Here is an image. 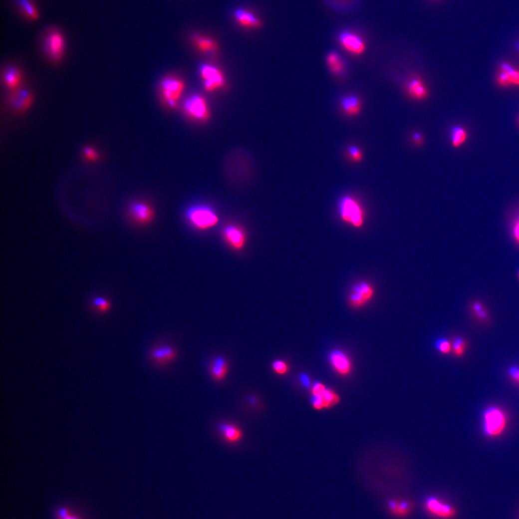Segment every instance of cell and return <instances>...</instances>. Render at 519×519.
<instances>
[{
    "mask_svg": "<svg viewBox=\"0 0 519 519\" xmlns=\"http://www.w3.org/2000/svg\"><path fill=\"white\" fill-rule=\"evenodd\" d=\"M185 218L191 227L199 231H207L217 226L220 217L213 208L206 204H195L185 212Z\"/></svg>",
    "mask_w": 519,
    "mask_h": 519,
    "instance_id": "6da1fadb",
    "label": "cell"
},
{
    "mask_svg": "<svg viewBox=\"0 0 519 519\" xmlns=\"http://www.w3.org/2000/svg\"><path fill=\"white\" fill-rule=\"evenodd\" d=\"M508 418L505 412L497 406H490L483 416V428L489 438H497L504 434L507 428Z\"/></svg>",
    "mask_w": 519,
    "mask_h": 519,
    "instance_id": "7a4b0ae2",
    "label": "cell"
},
{
    "mask_svg": "<svg viewBox=\"0 0 519 519\" xmlns=\"http://www.w3.org/2000/svg\"><path fill=\"white\" fill-rule=\"evenodd\" d=\"M338 211L340 219L345 223L357 229L364 225V211L354 198L351 196L342 198L339 201Z\"/></svg>",
    "mask_w": 519,
    "mask_h": 519,
    "instance_id": "3957f363",
    "label": "cell"
},
{
    "mask_svg": "<svg viewBox=\"0 0 519 519\" xmlns=\"http://www.w3.org/2000/svg\"><path fill=\"white\" fill-rule=\"evenodd\" d=\"M127 215L133 223L140 226H145L154 220L155 213L153 208L148 203L137 201L129 204L127 209Z\"/></svg>",
    "mask_w": 519,
    "mask_h": 519,
    "instance_id": "277c9868",
    "label": "cell"
},
{
    "mask_svg": "<svg viewBox=\"0 0 519 519\" xmlns=\"http://www.w3.org/2000/svg\"><path fill=\"white\" fill-rule=\"evenodd\" d=\"M374 295L375 291L371 283L359 282L352 287L348 296V304L353 309H360L371 301Z\"/></svg>",
    "mask_w": 519,
    "mask_h": 519,
    "instance_id": "5b68a950",
    "label": "cell"
},
{
    "mask_svg": "<svg viewBox=\"0 0 519 519\" xmlns=\"http://www.w3.org/2000/svg\"><path fill=\"white\" fill-rule=\"evenodd\" d=\"M222 238L227 246L235 251H242L248 242V235L243 227L237 224H229L224 227Z\"/></svg>",
    "mask_w": 519,
    "mask_h": 519,
    "instance_id": "8992f818",
    "label": "cell"
},
{
    "mask_svg": "<svg viewBox=\"0 0 519 519\" xmlns=\"http://www.w3.org/2000/svg\"><path fill=\"white\" fill-rule=\"evenodd\" d=\"M184 90V83L177 78L168 77L162 79L160 92L162 99L169 106L174 108Z\"/></svg>",
    "mask_w": 519,
    "mask_h": 519,
    "instance_id": "52a82bcc",
    "label": "cell"
},
{
    "mask_svg": "<svg viewBox=\"0 0 519 519\" xmlns=\"http://www.w3.org/2000/svg\"><path fill=\"white\" fill-rule=\"evenodd\" d=\"M424 508L426 512L435 518L452 519L457 515V510L454 506L434 496L428 498L425 501Z\"/></svg>",
    "mask_w": 519,
    "mask_h": 519,
    "instance_id": "ba28073f",
    "label": "cell"
},
{
    "mask_svg": "<svg viewBox=\"0 0 519 519\" xmlns=\"http://www.w3.org/2000/svg\"><path fill=\"white\" fill-rule=\"evenodd\" d=\"M33 95L30 90L20 87L11 90L8 95V103L16 113H22L30 108L33 103Z\"/></svg>",
    "mask_w": 519,
    "mask_h": 519,
    "instance_id": "9c48e42d",
    "label": "cell"
},
{
    "mask_svg": "<svg viewBox=\"0 0 519 519\" xmlns=\"http://www.w3.org/2000/svg\"><path fill=\"white\" fill-rule=\"evenodd\" d=\"M65 40L64 36L58 30H52L47 34L45 39V49L48 57L53 61H58L64 54Z\"/></svg>",
    "mask_w": 519,
    "mask_h": 519,
    "instance_id": "30bf717a",
    "label": "cell"
},
{
    "mask_svg": "<svg viewBox=\"0 0 519 519\" xmlns=\"http://www.w3.org/2000/svg\"><path fill=\"white\" fill-rule=\"evenodd\" d=\"M200 73L204 80L205 88L208 91L217 90L225 84L223 74L216 66L209 64L201 65Z\"/></svg>",
    "mask_w": 519,
    "mask_h": 519,
    "instance_id": "8fae6325",
    "label": "cell"
},
{
    "mask_svg": "<svg viewBox=\"0 0 519 519\" xmlns=\"http://www.w3.org/2000/svg\"><path fill=\"white\" fill-rule=\"evenodd\" d=\"M185 109L190 116L200 121H206L209 113L206 100L199 95H194L185 102Z\"/></svg>",
    "mask_w": 519,
    "mask_h": 519,
    "instance_id": "7c38bea8",
    "label": "cell"
},
{
    "mask_svg": "<svg viewBox=\"0 0 519 519\" xmlns=\"http://www.w3.org/2000/svg\"><path fill=\"white\" fill-rule=\"evenodd\" d=\"M329 361L332 368L340 375L348 376L351 373V361L348 355L342 350H334L331 352Z\"/></svg>",
    "mask_w": 519,
    "mask_h": 519,
    "instance_id": "4fadbf2b",
    "label": "cell"
},
{
    "mask_svg": "<svg viewBox=\"0 0 519 519\" xmlns=\"http://www.w3.org/2000/svg\"><path fill=\"white\" fill-rule=\"evenodd\" d=\"M233 17L237 23L243 28L258 29L262 25L261 19L254 12L245 8L235 9Z\"/></svg>",
    "mask_w": 519,
    "mask_h": 519,
    "instance_id": "5bb4252c",
    "label": "cell"
},
{
    "mask_svg": "<svg viewBox=\"0 0 519 519\" xmlns=\"http://www.w3.org/2000/svg\"><path fill=\"white\" fill-rule=\"evenodd\" d=\"M177 352L170 345H157L149 351V358L156 364L163 366L175 359Z\"/></svg>",
    "mask_w": 519,
    "mask_h": 519,
    "instance_id": "9a60e30c",
    "label": "cell"
},
{
    "mask_svg": "<svg viewBox=\"0 0 519 519\" xmlns=\"http://www.w3.org/2000/svg\"><path fill=\"white\" fill-rule=\"evenodd\" d=\"M339 40L345 49L355 54H361L365 50V44L362 39L356 34L349 31L341 32L339 35Z\"/></svg>",
    "mask_w": 519,
    "mask_h": 519,
    "instance_id": "2e32d148",
    "label": "cell"
},
{
    "mask_svg": "<svg viewBox=\"0 0 519 519\" xmlns=\"http://www.w3.org/2000/svg\"><path fill=\"white\" fill-rule=\"evenodd\" d=\"M311 393L320 395L323 400L324 408H330L340 402V397L335 392L327 389L322 383L317 382L311 387Z\"/></svg>",
    "mask_w": 519,
    "mask_h": 519,
    "instance_id": "e0dca14e",
    "label": "cell"
},
{
    "mask_svg": "<svg viewBox=\"0 0 519 519\" xmlns=\"http://www.w3.org/2000/svg\"><path fill=\"white\" fill-rule=\"evenodd\" d=\"M191 39L198 49L206 54L214 56L219 51L217 42L209 37L200 34L193 33L191 35Z\"/></svg>",
    "mask_w": 519,
    "mask_h": 519,
    "instance_id": "ac0fdd59",
    "label": "cell"
},
{
    "mask_svg": "<svg viewBox=\"0 0 519 519\" xmlns=\"http://www.w3.org/2000/svg\"><path fill=\"white\" fill-rule=\"evenodd\" d=\"M22 79V71L17 66H9L3 71V82L10 91L20 87Z\"/></svg>",
    "mask_w": 519,
    "mask_h": 519,
    "instance_id": "d6986e66",
    "label": "cell"
},
{
    "mask_svg": "<svg viewBox=\"0 0 519 519\" xmlns=\"http://www.w3.org/2000/svg\"><path fill=\"white\" fill-rule=\"evenodd\" d=\"M218 428L222 437L230 444H235L243 439V431L236 425L222 423L219 425Z\"/></svg>",
    "mask_w": 519,
    "mask_h": 519,
    "instance_id": "ffe728a7",
    "label": "cell"
},
{
    "mask_svg": "<svg viewBox=\"0 0 519 519\" xmlns=\"http://www.w3.org/2000/svg\"><path fill=\"white\" fill-rule=\"evenodd\" d=\"M229 365L227 360L222 357H216L209 366V371L214 379L222 381L225 379L228 372Z\"/></svg>",
    "mask_w": 519,
    "mask_h": 519,
    "instance_id": "44dd1931",
    "label": "cell"
},
{
    "mask_svg": "<svg viewBox=\"0 0 519 519\" xmlns=\"http://www.w3.org/2000/svg\"><path fill=\"white\" fill-rule=\"evenodd\" d=\"M407 88L410 96L416 100H425L428 96L427 87L420 78L415 77L408 82Z\"/></svg>",
    "mask_w": 519,
    "mask_h": 519,
    "instance_id": "7402d4cb",
    "label": "cell"
},
{
    "mask_svg": "<svg viewBox=\"0 0 519 519\" xmlns=\"http://www.w3.org/2000/svg\"><path fill=\"white\" fill-rule=\"evenodd\" d=\"M469 138L467 130L461 125L453 126L450 133V141L454 149H460L465 145Z\"/></svg>",
    "mask_w": 519,
    "mask_h": 519,
    "instance_id": "603a6c76",
    "label": "cell"
},
{
    "mask_svg": "<svg viewBox=\"0 0 519 519\" xmlns=\"http://www.w3.org/2000/svg\"><path fill=\"white\" fill-rule=\"evenodd\" d=\"M324 2L332 9L339 12H348L353 10L359 4L361 0H324Z\"/></svg>",
    "mask_w": 519,
    "mask_h": 519,
    "instance_id": "cb8c5ba5",
    "label": "cell"
},
{
    "mask_svg": "<svg viewBox=\"0 0 519 519\" xmlns=\"http://www.w3.org/2000/svg\"><path fill=\"white\" fill-rule=\"evenodd\" d=\"M499 69L504 71L510 82L511 87H519V69L509 63V61H502L500 63Z\"/></svg>",
    "mask_w": 519,
    "mask_h": 519,
    "instance_id": "d4e9b609",
    "label": "cell"
},
{
    "mask_svg": "<svg viewBox=\"0 0 519 519\" xmlns=\"http://www.w3.org/2000/svg\"><path fill=\"white\" fill-rule=\"evenodd\" d=\"M341 105L344 111L349 116H356L361 111V101L358 97L353 95L343 97Z\"/></svg>",
    "mask_w": 519,
    "mask_h": 519,
    "instance_id": "484cf974",
    "label": "cell"
},
{
    "mask_svg": "<svg viewBox=\"0 0 519 519\" xmlns=\"http://www.w3.org/2000/svg\"><path fill=\"white\" fill-rule=\"evenodd\" d=\"M327 63L329 69L334 74H341L345 69L343 60L336 52H330L327 57Z\"/></svg>",
    "mask_w": 519,
    "mask_h": 519,
    "instance_id": "4316f807",
    "label": "cell"
},
{
    "mask_svg": "<svg viewBox=\"0 0 519 519\" xmlns=\"http://www.w3.org/2000/svg\"><path fill=\"white\" fill-rule=\"evenodd\" d=\"M389 509L392 514L398 517L408 515L412 509L411 504L408 501H391L389 503Z\"/></svg>",
    "mask_w": 519,
    "mask_h": 519,
    "instance_id": "83f0119b",
    "label": "cell"
},
{
    "mask_svg": "<svg viewBox=\"0 0 519 519\" xmlns=\"http://www.w3.org/2000/svg\"><path fill=\"white\" fill-rule=\"evenodd\" d=\"M470 309L473 316L481 322H487L489 320V314L486 306L480 301H474L470 305Z\"/></svg>",
    "mask_w": 519,
    "mask_h": 519,
    "instance_id": "f1b7e54d",
    "label": "cell"
},
{
    "mask_svg": "<svg viewBox=\"0 0 519 519\" xmlns=\"http://www.w3.org/2000/svg\"><path fill=\"white\" fill-rule=\"evenodd\" d=\"M19 6L27 17L31 19H37L38 17L36 9L30 0H17Z\"/></svg>",
    "mask_w": 519,
    "mask_h": 519,
    "instance_id": "f546056e",
    "label": "cell"
},
{
    "mask_svg": "<svg viewBox=\"0 0 519 519\" xmlns=\"http://www.w3.org/2000/svg\"><path fill=\"white\" fill-rule=\"evenodd\" d=\"M510 230L514 241L519 246V209L511 220Z\"/></svg>",
    "mask_w": 519,
    "mask_h": 519,
    "instance_id": "4dcf8cb0",
    "label": "cell"
},
{
    "mask_svg": "<svg viewBox=\"0 0 519 519\" xmlns=\"http://www.w3.org/2000/svg\"><path fill=\"white\" fill-rule=\"evenodd\" d=\"M467 346V343L466 340H464L462 337H456L454 339L453 343H452V348H453L454 353L456 356L461 357L463 356L464 353H465Z\"/></svg>",
    "mask_w": 519,
    "mask_h": 519,
    "instance_id": "1f68e13d",
    "label": "cell"
},
{
    "mask_svg": "<svg viewBox=\"0 0 519 519\" xmlns=\"http://www.w3.org/2000/svg\"><path fill=\"white\" fill-rule=\"evenodd\" d=\"M94 309L99 313H104L108 311L110 308V303L106 298L103 297H96L94 298L92 301Z\"/></svg>",
    "mask_w": 519,
    "mask_h": 519,
    "instance_id": "d6a6232c",
    "label": "cell"
},
{
    "mask_svg": "<svg viewBox=\"0 0 519 519\" xmlns=\"http://www.w3.org/2000/svg\"><path fill=\"white\" fill-rule=\"evenodd\" d=\"M435 347L443 354H448L452 349V344L446 338H439L435 343Z\"/></svg>",
    "mask_w": 519,
    "mask_h": 519,
    "instance_id": "836d02e7",
    "label": "cell"
},
{
    "mask_svg": "<svg viewBox=\"0 0 519 519\" xmlns=\"http://www.w3.org/2000/svg\"><path fill=\"white\" fill-rule=\"evenodd\" d=\"M272 369L276 374L279 375H285L288 373V366L284 361L282 360H275L272 363Z\"/></svg>",
    "mask_w": 519,
    "mask_h": 519,
    "instance_id": "e575fe53",
    "label": "cell"
},
{
    "mask_svg": "<svg viewBox=\"0 0 519 519\" xmlns=\"http://www.w3.org/2000/svg\"><path fill=\"white\" fill-rule=\"evenodd\" d=\"M83 155L84 157L89 161H95L99 157L97 151L90 147H85L83 149Z\"/></svg>",
    "mask_w": 519,
    "mask_h": 519,
    "instance_id": "d590c367",
    "label": "cell"
},
{
    "mask_svg": "<svg viewBox=\"0 0 519 519\" xmlns=\"http://www.w3.org/2000/svg\"><path fill=\"white\" fill-rule=\"evenodd\" d=\"M349 153L350 157L354 161L359 162L362 159V153H361V150L356 147H350Z\"/></svg>",
    "mask_w": 519,
    "mask_h": 519,
    "instance_id": "8d00e7d4",
    "label": "cell"
},
{
    "mask_svg": "<svg viewBox=\"0 0 519 519\" xmlns=\"http://www.w3.org/2000/svg\"><path fill=\"white\" fill-rule=\"evenodd\" d=\"M70 516V511L66 509V508H61V509H58L56 514V519H66Z\"/></svg>",
    "mask_w": 519,
    "mask_h": 519,
    "instance_id": "74e56055",
    "label": "cell"
},
{
    "mask_svg": "<svg viewBox=\"0 0 519 519\" xmlns=\"http://www.w3.org/2000/svg\"><path fill=\"white\" fill-rule=\"evenodd\" d=\"M509 375L514 382L519 383V368L512 366L509 369Z\"/></svg>",
    "mask_w": 519,
    "mask_h": 519,
    "instance_id": "f35d334b",
    "label": "cell"
},
{
    "mask_svg": "<svg viewBox=\"0 0 519 519\" xmlns=\"http://www.w3.org/2000/svg\"><path fill=\"white\" fill-rule=\"evenodd\" d=\"M300 379H301V382L302 383L304 387L308 388V387H310V379H309V376L306 375V374H301V376H300Z\"/></svg>",
    "mask_w": 519,
    "mask_h": 519,
    "instance_id": "ab89813d",
    "label": "cell"
},
{
    "mask_svg": "<svg viewBox=\"0 0 519 519\" xmlns=\"http://www.w3.org/2000/svg\"><path fill=\"white\" fill-rule=\"evenodd\" d=\"M413 139L416 144H421L423 143V136H422L421 134H418V133H415V134H414V135L413 136Z\"/></svg>",
    "mask_w": 519,
    "mask_h": 519,
    "instance_id": "60d3db41",
    "label": "cell"
},
{
    "mask_svg": "<svg viewBox=\"0 0 519 519\" xmlns=\"http://www.w3.org/2000/svg\"><path fill=\"white\" fill-rule=\"evenodd\" d=\"M515 50L517 52V53H518V54L519 55V38L518 39V40H517V41L516 42Z\"/></svg>",
    "mask_w": 519,
    "mask_h": 519,
    "instance_id": "b9f144b4",
    "label": "cell"
},
{
    "mask_svg": "<svg viewBox=\"0 0 519 519\" xmlns=\"http://www.w3.org/2000/svg\"><path fill=\"white\" fill-rule=\"evenodd\" d=\"M66 519H79L77 518V517H72V516L71 515L70 517H68V518Z\"/></svg>",
    "mask_w": 519,
    "mask_h": 519,
    "instance_id": "7bdbcfd3",
    "label": "cell"
},
{
    "mask_svg": "<svg viewBox=\"0 0 519 519\" xmlns=\"http://www.w3.org/2000/svg\"><path fill=\"white\" fill-rule=\"evenodd\" d=\"M517 125H518V126L519 127V115L518 117H517Z\"/></svg>",
    "mask_w": 519,
    "mask_h": 519,
    "instance_id": "ee69618b",
    "label": "cell"
},
{
    "mask_svg": "<svg viewBox=\"0 0 519 519\" xmlns=\"http://www.w3.org/2000/svg\"><path fill=\"white\" fill-rule=\"evenodd\" d=\"M518 276H519V271H518Z\"/></svg>",
    "mask_w": 519,
    "mask_h": 519,
    "instance_id": "f6af8a7d",
    "label": "cell"
}]
</instances>
